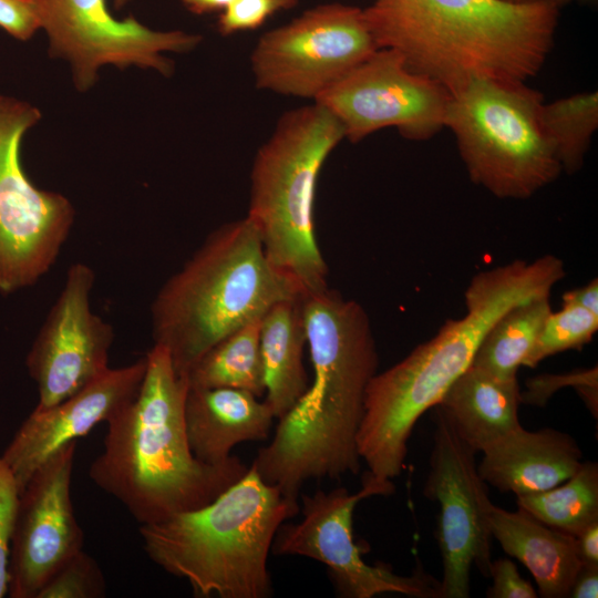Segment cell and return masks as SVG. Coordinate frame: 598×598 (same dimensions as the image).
I'll use <instances>...</instances> for the list:
<instances>
[{
  "label": "cell",
  "instance_id": "d6a6232c",
  "mask_svg": "<svg viewBox=\"0 0 598 598\" xmlns=\"http://www.w3.org/2000/svg\"><path fill=\"white\" fill-rule=\"evenodd\" d=\"M492 586L486 591L488 598H536L537 590L523 578L516 565L508 558L492 560L489 575Z\"/></svg>",
  "mask_w": 598,
  "mask_h": 598
},
{
  "label": "cell",
  "instance_id": "7c38bea8",
  "mask_svg": "<svg viewBox=\"0 0 598 598\" xmlns=\"http://www.w3.org/2000/svg\"><path fill=\"white\" fill-rule=\"evenodd\" d=\"M433 446L423 487L439 504L435 537L442 559L441 598H468L475 565L488 577L492 532L487 484L477 473L476 452L434 406Z\"/></svg>",
  "mask_w": 598,
  "mask_h": 598
},
{
  "label": "cell",
  "instance_id": "8fae6325",
  "mask_svg": "<svg viewBox=\"0 0 598 598\" xmlns=\"http://www.w3.org/2000/svg\"><path fill=\"white\" fill-rule=\"evenodd\" d=\"M378 49L363 9L323 3L265 32L250 66L258 89L315 101Z\"/></svg>",
  "mask_w": 598,
  "mask_h": 598
},
{
  "label": "cell",
  "instance_id": "ac0fdd59",
  "mask_svg": "<svg viewBox=\"0 0 598 598\" xmlns=\"http://www.w3.org/2000/svg\"><path fill=\"white\" fill-rule=\"evenodd\" d=\"M477 473L499 492L519 496L550 489L574 475L582 464V452L568 433L522 425L482 451Z\"/></svg>",
  "mask_w": 598,
  "mask_h": 598
},
{
  "label": "cell",
  "instance_id": "ba28073f",
  "mask_svg": "<svg viewBox=\"0 0 598 598\" xmlns=\"http://www.w3.org/2000/svg\"><path fill=\"white\" fill-rule=\"evenodd\" d=\"M450 92L444 127L454 134L473 183L498 198L526 199L559 176L542 124L540 92L491 79Z\"/></svg>",
  "mask_w": 598,
  "mask_h": 598
},
{
  "label": "cell",
  "instance_id": "83f0119b",
  "mask_svg": "<svg viewBox=\"0 0 598 598\" xmlns=\"http://www.w3.org/2000/svg\"><path fill=\"white\" fill-rule=\"evenodd\" d=\"M105 592L100 566L81 549L52 574L35 598H101Z\"/></svg>",
  "mask_w": 598,
  "mask_h": 598
},
{
  "label": "cell",
  "instance_id": "4fadbf2b",
  "mask_svg": "<svg viewBox=\"0 0 598 598\" xmlns=\"http://www.w3.org/2000/svg\"><path fill=\"white\" fill-rule=\"evenodd\" d=\"M51 56L69 61L74 85L86 91L101 66L174 72L165 53L194 50L202 37L183 30H153L133 17L115 18L106 0H37Z\"/></svg>",
  "mask_w": 598,
  "mask_h": 598
},
{
  "label": "cell",
  "instance_id": "4dcf8cb0",
  "mask_svg": "<svg viewBox=\"0 0 598 598\" xmlns=\"http://www.w3.org/2000/svg\"><path fill=\"white\" fill-rule=\"evenodd\" d=\"M20 491L0 454V598L8 595L9 558Z\"/></svg>",
  "mask_w": 598,
  "mask_h": 598
},
{
  "label": "cell",
  "instance_id": "d6986e66",
  "mask_svg": "<svg viewBox=\"0 0 598 598\" xmlns=\"http://www.w3.org/2000/svg\"><path fill=\"white\" fill-rule=\"evenodd\" d=\"M190 450L206 464H221L244 442L267 440L275 416L261 398L233 388H189L184 409Z\"/></svg>",
  "mask_w": 598,
  "mask_h": 598
},
{
  "label": "cell",
  "instance_id": "52a82bcc",
  "mask_svg": "<svg viewBox=\"0 0 598 598\" xmlns=\"http://www.w3.org/2000/svg\"><path fill=\"white\" fill-rule=\"evenodd\" d=\"M346 138L336 116L317 102L286 112L258 148L246 217L268 260L303 293L328 288V266L315 231L320 171Z\"/></svg>",
  "mask_w": 598,
  "mask_h": 598
},
{
  "label": "cell",
  "instance_id": "74e56055",
  "mask_svg": "<svg viewBox=\"0 0 598 598\" xmlns=\"http://www.w3.org/2000/svg\"><path fill=\"white\" fill-rule=\"evenodd\" d=\"M512 3L532 4V3H546L560 8L573 0H505Z\"/></svg>",
  "mask_w": 598,
  "mask_h": 598
},
{
  "label": "cell",
  "instance_id": "5bb4252c",
  "mask_svg": "<svg viewBox=\"0 0 598 598\" xmlns=\"http://www.w3.org/2000/svg\"><path fill=\"white\" fill-rule=\"evenodd\" d=\"M450 97L446 86L412 70L401 53L380 48L313 102L357 143L388 127L409 140H427L444 127Z\"/></svg>",
  "mask_w": 598,
  "mask_h": 598
},
{
  "label": "cell",
  "instance_id": "4316f807",
  "mask_svg": "<svg viewBox=\"0 0 598 598\" xmlns=\"http://www.w3.org/2000/svg\"><path fill=\"white\" fill-rule=\"evenodd\" d=\"M598 330V315L582 308L563 305L550 312L524 367L535 368L544 359L566 350H580Z\"/></svg>",
  "mask_w": 598,
  "mask_h": 598
},
{
  "label": "cell",
  "instance_id": "6da1fadb",
  "mask_svg": "<svg viewBox=\"0 0 598 598\" xmlns=\"http://www.w3.org/2000/svg\"><path fill=\"white\" fill-rule=\"evenodd\" d=\"M312 380L278 420L251 466L264 482L297 501L305 483L358 474L357 436L379 354L364 308L326 288L303 293Z\"/></svg>",
  "mask_w": 598,
  "mask_h": 598
},
{
  "label": "cell",
  "instance_id": "9a60e30c",
  "mask_svg": "<svg viewBox=\"0 0 598 598\" xmlns=\"http://www.w3.org/2000/svg\"><path fill=\"white\" fill-rule=\"evenodd\" d=\"M94 283L95 272L87 264H72L31 344L25 367L37 384V406L63 401L110 368L114 330L92 311Z\"/></svg>",
  "mask_w": 598,
  "mask_h": 598
},
{
  "label": "cell",
  "instance_id": "5b68a950",
  "mask_svg": "<svg viewBox=\"0 0 598 598\" xmlns=\"http://www.w3.org/2000/svg\"><path fill=\"white\" fill-rule=\"evenodd\" d=\"M301 293L268 260L245 216L214 229L159 288L151 305L153 341L187 374L220 340Z\"/></svg>",
  "mask_w": 598,
  "mask_h": 598
},
{
  "label": "cell",
  "instance_id": "3957f363",
  "mask_svg": "<svg viewBox=\"0 0 598 598\" xmlns=\"http://www.w3.org/2000/svg\"><path fill=\"white\" fill-rule=\"evenodd\" d=\"M135 396L107 422L103 451L90 478L117 499L141 525L203 507L249 470L235 455L206 464L193 454L184 409L187 374H178L167 350L153 344Z\"/></svg>",
  "mask_w": 598,
  "mask_h": 598
},
{
  "label": "cell",
  "instance_id": "44dd1931",
  "mask_svg": "<svg viewBox=\"0 0 598 598\" xmlns=\"http://www.w3.org/2000/svg\"><path fill=\"white\" fill-rule=\"evenodd\" d=\"M519 403L517 379H502L471 364L436 406L477 453L520 426Z\"/></svg>",
  "mask_w": 598,
  "mask_h": 598
},
{
  "label": "cell",
  "instance_id": "cb8c5ba5",
  "mask_svg": "<svg viewBox=\"0 0 598 598\" xmlns=\"http://www.w3.org/2000/svg\"><path fill=\"white\" fill-rule=\"evenodd\" d=\"M260 320L239 328L213 346L187 372L189 388H233L262 398Z\"/></svg>",
  "mask_w": 598,
  "mask_h": 598
},
{
  "label": "cell",
  "instance_id": "7402d4cb",
  "mask_svg": "<svg viewBox=\"0 0 598 598\" xmlns=\"http://www.w3.org/2000/svg\"><path fill=\"white\" fill-rule=\"evenodd\" d=\"M260 354L265 401L275 419H281L306 392L303 365L307 330L303 293L274 305L260 320Z\"/></svg>",
  "mask_w": 598,
  "mask_h": 598
},
{
  "label": "cell",
  "instance_id": "ffe728a7",
  "mask_svg": "<svg viewBox=\"0 0 598 598\" xmlns=\"http://www.w3.org/2000/svg\"><path fill=\"white\" fill-rule=\"evenodd\" d=\"M489 526L503 550L529 570L540 597H569L582 565L575 536L547 526L522 509L511 512L493 503Z\"/></svg>",
  "mask_w": 598,
  "mask_h": 598
},
{
  "label": "cell",
  "instance_id": "f1b7e54d",
  "mask_svg": "<svg viewBox=\"0 0 598 598\" xmlns=\"http://www.w3.org/2000/svg\"><path fill=\"white\" fill-rule=\"evenodd\" d=\"M527 390L520 392V402L544 406L550 395L561 385H573L577 389L586 406L595 419L598 415L597 367L567 374H544L529 379Z\"/></svg>",
  "mask_w": 598,
  "mask_h": 598
},
{
  "label": "cell",
  "instance_id": "e575fe53",
  "mask_svg": "<svg viewBox=\"0 0 598 598\" xmlns=\"http://www.w3.org/2000/svg\"><path fill=\"white\" fill-rule=\"evenodd\" d=\"M573 598L598 597V565L582 564L569 591Z\"/></svg>",
  "mask_w": 598,
  "mask_h": 598
},
{
  "label": "cell",
  "instance_id": "30bf717a",
  "mask_svg": "<svg viewBox=\"0 0 598 598\" xmlns=\"http://www.w3.org/2000/svg\"><path fill=\"white\" fill-rule=\"evenodd\" d=\"M393 481H383L365 471L361 487L350 493L346 487L329 492L301 494V519L282 523L272 542L271 553L302 556L322 563L337 594L347 598H372L401 594L413 598H441V582L417 566L409 576L398 575L388 566L370 565L362 558L353 539V514L361 501L389 496Z\"/></svg>",
  "mask_w": 598,
  "mask_h": 598
},
{
  "label": "cell",
  "instance_id": "8d00e7d4",
  "mask_svg": "<svg viewBox=\"0 0 598 598\" xmlns=\"http://www.w3.org/2000/svg\"><path fill=\"white\" fill-rule=\"evenodd\" d=\"M234 0H182L183 6L194 14H207L213 12H221Z\"/></svg>",
  "mask_w": 598,
  "mask_h": 598
},
{
  "label": "cell",
  "instance_id": "7a4b0ae2",
  "mask_svg": "<svg viewBox=\"0 0 598 598\" xmlns=\"http://www.w3.org/2000/svg\"><path fill=\"white\" fill-rule=\"evenodd\" d=\"M565 276L564 261L550 254L477 272L465 290L463 318L446 320L432 339L377 372L357 436L360 458L373 476L393 481L402 473L414 425L471 367L492 324L513 306L550 295Z\"/></svg>",
  "mask_w": 598,
  "mask_h": 598
},
{
  "label": "cell",
  "instance_id": "9c48e42d",
  "mask_svg": "<svg viewBox=\"0 0 598 598\" xmlns=\"http://www.w3.org/2000/svg\"><path fill=\"white\" fill-rule=\"evenodd\" d=\"M41 118L29 102L0 93V293L37 283L55 264L75 219L62 194L37 187L21 164L25 133Z\"/></svg>",
  "mask_w": 598,
  "mask_h": 598
},
{
  "label": "cell",
  "instance_id": "603a6c76",
  "mask_svg": "<svg viewBox=\"0 0 598 598\" xmlns=\"http://www.w3.org/2000/svg\"><path fill=\"white\" fill-rule=\"evenodd\" d=\"M550 295L519 302L505 311L482 339L472 365L502 379H517L551 312Z\"/></svg>",
  "mask_w": 598,
  "mask_h": 598
},
{
  "label": "cell",
  "instance_id": "836d02e7",
  "mask_svg": "<svg viewBox=\"0 0 598 598\" xmlns=\"http://www.w3.org/2000/svg\"><path fill=\"white\" fill-rule=\"evenodd\" d=\"M563 305L576 306L598 315V280L591 279L582 287L568 290L561 297Z\"/></svg>",
  "mask_w": 598,
  "mask_h": 598
},
{
  "label": "cell",
  "instance_id": "f35d334b",
  "mask_svg": "<svg viewBox=\"0 0 598 598\" xmlns=\"http://www.w3.org/2000/svg\"><path fill=\"white\" fill-rule=\"evenodd\" d=\"M131 0H113V4L115 9H122L124 6H126Z\"/></svg>",
  "mask_w": 598,
  "mask_h": 598
},
{
  "label": "cell",
  "instance_id": "8992f818",
  "mask_svg": "<svg viewBox=\"0 0 598 598\" xmlns=\"http://www.w3.org/2000/svg\"><path fill=\"white\" fill-rule=\"evenodd\" d=\"M300 511L254 466L212 503L138 530L148 558L196 597L267 598L268 556L280 525Z\"/></svg>",
  "mask_w": 598,
  "mask_h": 598
},
{
  "label": "cell",
  "instance_id": "2e32d148",
  "mask_svg": "<svg viewBox=\"0 0 598 598\" xmlns=\"http://www.w3.org/2000/svg\"><path fill=\"white\" fill-rule=\"evenodd\" d=\"M76 441L52 454L20 493L9 558L10 598H35L52 574L83 549L71 501Z\"/></svg>",
  "mask_w": 598,
  "mask_h": 598
},
{
  "label": "cell",
  "instance_id": "e0dca14e",
  "mask_svg": "<svg viewBox=\"0 0 598 598\" xmlns=\"http://www.w3.org/2000/svg\"><path fill=\"white\" fill-rule=\"evenodd\" d=\"M145 370V357L128 365L109 368L63 401L48 408L35 406L1 453L20 493L59 448L106 423L127 404L137 393Z\"/></svg>",
  "mask_w": 598,
  "mask_h": 598
},
{
  "label": "cell",
  "instance_id": "277c9868",
  "mask_svg": "<svg viewBox=\"0 0 598 598\" xmlns=\"http://www.w3.org/2000/svg\"><path fill=\"white\" fill-rule=\"evenodd\" d=\"M379 48L450 91L468 81L526 82L545 63L559 8L505 0H372L363 9Z\"/></svg>",
  "mask_w": 598,
  "mask_h": 598
},
{
  "label": "cell",
  "instance_id": "484cf974",
  "mask_svg": "<svg viewBox=\"0 0 598 598\" xmlns=\"http://www.w3.org/2000/svg\"><path fill=\"white\" fill-rule=\"evenodd\" d=\"M540 118L561 169L568 174L578 172L598 127L597 91L544 102Z\"/></svg>",
  "mask_w": 598,
  "mask_h": 598
},
{
  "label": "cell",
  "instance_id": "d590c367",
  "mask_svg": "<svg viewBox=\"0 0 598 598\" xmlns=\"http://www.w3.org/2000/svg\"><path fill=\"white\" fill-rule=\"evenodd\" d=\"M575 537L581 563L598 565V522L592 523Z\"/></svg>",
  "mask_w": 598,
  "mask_h": 598
},
{
  "label": "cell",
  "instance_id": "f546056e",
  "mask_svg": "<svg viewBox=\"0 0 598 598\" xmlns=\"http://www.w3.org/2000/svg\"><path fill=\"white\" fill-rule=\"evenodd\" d=\"M298 0H234L217 20L218 32L230 35L261 27L275 13L293 8Z\"/></svg>",
  "mask_w": 598,
  "mask_h": 598
},
{
  "label": "cell",
  "instance_id": "1f68e13d",
  "mask_svg": "<svg viewBox=\"0 0 598 598\" xmlns=\"http://www.w3.org/2000/svg\"><path fill=\"white\" fill-rule=\"evenodd\" d=\"M0 28L20 41L41 29L37 0H0Z\"/></svg>",
  "mask_w": 598,
  "mask_h": 598
},
{
  "label": "cell",
  "instance_id": "d4e9b609",
  "mask_svg": "<svg viewBox=\"0 0 598 598\" xmlns=\"http://www.w3.org/2000/svg\"><path fill=\"white\" fill-rule=\"evenodd\" d=\"M517 508L543 524L577 536L598 522V464L584 461L564 483L533 495L516 497Z\"/></svg>",
  "mask_w": 598,
  "mask_h": 598
}]
</instances>
